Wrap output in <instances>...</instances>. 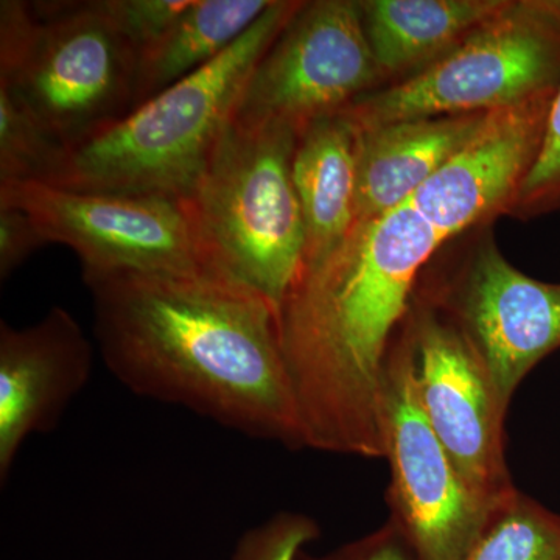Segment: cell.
Returning <instances> with one entry per match:
<instances>
[{"instance_id": "cell-24", "label": "cell", "mask_w": 560, "mask_h": 560, "mask_svg": "<svg viewBox=\"0 0 560 560\" xmlns=\"http://www.w3.org/2000/svg\"><path fill=\"white\" fill-rule=\"evenodd\" d=\"M296 560H419V556L399 526L388 518L382 528L359 540L323 556L301 551Z\"/></svg>"}, {"instance_id": "cell-9", "label": "cell", "mask_w": 560, "mask_h": 560, "mask_svg": "<svg viewBox=\"0 0 560 560\" xmlns=\"http://www.w3.org/2000/svg\"><path fill=\"white\" fill-rule=\"evenodd\" d=\"M383 422L389 521L410 540L419 560H463L490 506L467 488L422 410L405 324L386 364Z\"/></svg>"}, {"instance_id": "cell-15", "label": "cell", "mask_w": 560, "mask_h": 560, "mask_svg": "<svg viewBox=\"0 0 560 560\" xmlns=\"http://www.w3.org/2000/svg\"><path fill=\"white\" fill-rule=\"evenodd\" d=\"M293 183L304 217L302 261L315 260L355 224L357 130L345 109L320 117L301 132Z\"/></svg>"}, {"instance_id": "cell-3", "label": "cell", "mask_w": 560, "mask_h": 560, "mask_svg": "<svg viewBox=\"0 0 560 560\" xmlns=\"http://www.w3.org/2000/svg\"><path fill=\"white\" fill-rule=\"evenodd\" d=\"M302 3L275 0L217 60L68 147L47 184L187 200L234 119L250 73Z\"/></svg>"}, {"instance_id": "cell-5", "label": "cell", "mask_w": 560, "mask_h": 560, "mask_svg": "<svg viewBox=\"0 0 560 560\" xmlns=\"http://www.w3.org/2000/svg\"><path fill=\"white\" fill-rule=\"evenodd\" d=\"M560 0L510 2L447 54L350 103L357 130L490 113L559 90Z\"/></svg>"}, {"instance_id": "cell-11", "label": "cell", "mask_w": 560, "mask_h": 560, "mask_svg": "<svg viewBox=\"0 0 560 560\" xmlns=\"http://www.w3.org/2000/svg\"><path fill=\"white\" fill-rule=\"evenodd\" d=\"M420 301L469 342L504 404L541 359L560 346V285L528 278L482 245L455 282Z\"/></svg>"}, {"instance_id": "cell-23", "label": "cell", "mask_w": 560, "mask_h": 560, "mask_svg": "<svg viewBox=\"0 0 560 560\" xmlns=\"http://www.w3.org/2000/svg\"><path fill=\"white\" fill-rule=\"evenodd\" d=\"M46 245L49 242L28 213L0 206V279H9Z\"/></svg>"}, {"instance_id": "cell-19", "label": "cell", "mask_w": 560, "mask_h": 560, "mask_svg": "<svg viewBox=\"0 0 560 560\" xmlns=\"http://www.w3.org/2000/svg\"><path fill=\"white\" fill-rule=\"evenodd\" d=\"M66 147L9 90L0 86V184L49 183Z\"/></svg>"}, {"instance_id": "cell-21", "label": "cell", "mask_w": 560, "mask_h": 560, "mask_svg": "<svg viewBox=\"0 0 560 560\" xmlns=\"http://www.w3.org/2000/svg\"><path fill=\"white\" fill-rule=\"evenodd\" d=\"M319 536L318 523L308 515L279 512L243 534L232 560H296Z\"/></svg>"}, {"instance_id": "cell-1", "label": "cell", "mask_w": 560, "mask_h": 560, "mask_svg": "<svg viewBox=\"0 0 560 560\" xmlns=\"http://www.w3.org/2000/svg\"><path fill=\"white\" fill-rule=\"evenodd\" d=\"M102 359L132 393L304 447L267 298L219 271L83 272Z\"/></svg>"}, {"instance_id": "cell-22", "label": "cell", "mask_w": 560, "mask_h": 560, "mask_svg": "<svg viewBox=\"0 0 560 560\" xmlns=\"http://www.w3.org/2000/svg\"><path fill=\"white\" fill-rule=\"evenodd\" d=\"M560 208V86L552 101L539 156L511 209L544 213Z\"/></svg>"}, {"instance_id": "cell-20", "label": "cell", "mask_w": 560, "mask_h": 560, "mask_svg": "<svg viewBox=\"0 0 560 560\" xmlns=\"http://www.w3.org/2000/svg\"><path fill=\"white\" fill-rule=\"evenodd\" d=\"M102 3L139 66L194 0H102Z\"/></svg>"}, {"instance_id": "cell-17", "label": "cell", "mask_w": 560, "mask_h": 560, "mask_svg": "<svg viewBox=\"0 0 560 560\" xmlns=\"http://www.w3.org/2000/svg\"><path fill=\"white\" fill-rule=\"evenodd\" d=\"M275 0H194L139 62L132 108L217 60Z\"/></svg>"}, {"instance_id": "cell-8", "label": "cell", "mask_w": 560, "mask_h": 560, "mask_svg": "<svg viewBox=\"0 0 560 560\" xmlns=\"http://www.w3.org/2000/svg\"><path fill=\"white\" fill-rule=\"evenodd\" d=\"M0 206L28 213L47 242L73 249L83 272L208 268L186 200L3 183Z\"/></svg>"}, {"instance_id": "cell-18", "label": "cell", "mask_w": 560, "mask_h": 560, "mask_svg": "<svg viewBox=\"0 0 560 560\" xmlns=\"http://www.w3.org/2000/svg\"><path fill=\"white\" fill-rule=\"evenodd\" d=\"M463 560H560V514L512 490L490 506Z\"/></svg>"}, {"instance_id": "cell-6", "label": "cell", "mask_w": 560, "mask_h": 560, "mask_svg": "<svg viewBox=\"0 0 560 560\" xmlns=\"http://www.w3.org/2000/svg\"><path fill=\"white\" fill-rule=\"evenodd\" d=\"M35 9L24 47L0 66V86L68 149L130 113L138 61L102 0Z\"/></svg>"}, {"instance_id": "cell-10", "label": "cell", "mask_w": 560, "mask_h": 560, "mask_svg": "<svg viewBox=\"0 0 560 560\" xmlns=\"http://www.w3.org/2000/svg\"><path fill=\"white\" fill-rule=\"evenodd\" d=\"M405 327L416 390L431 429L470 492L492 506L517 489L506 463L510 405L466 338L431 305L412 298Z\"/></svg>"}, {"instance_id": "cell-2", "label": "cell", "mask_w": 560, "mask_h": 560, "mask_svg": "<svg viewBox=\"0 0 560 560\" xmlns=\"http://www.w3.org/2000/svg\"><path fill=\"white\" fill-rule=\"evenodd\" d=\"M441 243L407 201L302 261L276 318L304 447L385 458L386 364Z\"/></svg>"}, {"instance_id": "cell-12", "label": "cell", "mask_w": 560, "mask_h": 560, "mask_svg": "<svg viewBox=\"0 0 560 560\" xmlns=\"http://www.w3.org/2000/svg\"><path fill=\"white\" fill-rule=\"evenodd\" d=\"M556 92L490 110L475 135L408 200L442 242L511 208L539 156Z\"/></svg>"}, {"instance_id": "cell-13", "label": "cell", "mask_w": 560, "mask_h": 560, "mask_svg": "<svg viewBox=\"0 0 560 560\" xmlns=\"http://www.w3.org/2000/svg\"><path fill=\"white\" fill-rule=\"evenodd\" d=\"M92 346L62 307L32 326L0 323V480H9L22 444L57 427L90 381Z\"/></svg>"}, {"instance_id": "cell-14", "label": "cell", "mask_w": 560, "mask_h": 560, "mask_svg": "<svg viewBox=\"0 0 560 560\" xmlns=\"http://www.w3.org/2000/svg\"><path fill=\"white\" fill-rule=\"evenodd\" d=\"M486 114L425 117L357 130L355 221L405 205L480 128Z\"/></svg>"}, {"instance_id": "cell-7", "label": "cell", "mask_w": 560, "mask_h": 560, "mask_svg": "<svg viewBox=\"0 0 560 560\" xmlns=\"http://www.w3.org/2000/svg\"><path fill=\"white\" fill-rule=\"evenodd\" d=\"M381 80L360 2H304L250 73L234 120L283 125L301 135Z\"/></svg>"}, {"instance_id": "cell-16", "label": "cell", "mask_w": 560, "mask_h": 560, "mask_svg": "<svg viewBox=\"0 0 560 560\" xmlns=\"http://www.w3.org/2000/svg\"><path fill=\"white\" fill-rule=\"evenodd\" d=\"M508 0H364V33L382 79L423 69L480 27ZM416 70V72H418Z\"/></svg>"}, {"instance_id": "cell-4", "label": "cell", "mask_w": 560, "mask_h": 560, "mask_svg": "<svg viewBox=\"0 0 560 560\" xmlns=\"http://www.w3.org/2000/svg\"><path fill=\"white\" fill-rule=\"evenodd\" d=\"M298 138L283 125L232 119L186 200L206 267L257 291L276 312L305 253Z\"/></svg>"}]
</instances>
